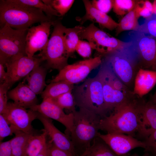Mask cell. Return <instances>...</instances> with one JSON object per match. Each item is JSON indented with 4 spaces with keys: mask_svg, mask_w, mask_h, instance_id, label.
<instances>
[{
    "mask_svg": "<svg viewBox=\"0 0 156 156\" xmlns=\"http://www.w3.org/2000/svg\"><path fill=\"white\" fill-rule=\"evenodd\" d=\"M135 156H138L137 154H135ZM142 156H150V155L148 152L145 151V153L142 155Z\"/></svg>",
    "mask_w": 156,
    "mask_h": 156,
    "instance_id": "47",
    "label": "cell"
},
{
    "mask_svg": "<svg viewBox=\"0 0 156 156\" xmlns=\"http://www.w3.org/2000/svg\"><path fill=\"white\" fill-rule=\"evenodd\" d=\"M156 130V104L150 100L145 101L141 111V123L137 134L143 141Z\"/></svg>",
    "mask_w": 156,
    "mask_h": 156,
    "instance_id": "18",
    "label": "cell"
},
{
    "mask_svg": "<svg viewBox=\"0 0 156 156\" xmlns=\"http://www.w3.org/2000/svg\"><path fill=\"white\" fill-rule=\"evenodd\" d=\"M19 3L35 8L42 10L49 17L53 16H60L51 6L40 0H14Z\"/></svg>",
    "mask_w": 156,
    "mask_h": 156,
    "instance_id": "29",
    "label": "cell"
},
{
    "mask_svg": "<svg viewBox=\"0 0 156 156\" xmlns=\"http://www.w3.org/2000/svg\"><path fill=\"white\" fill-rule=\"evenodd\" d=\"M104 56L103 60L122 82L133 92L135 78L141 68L138 54L131 43Z\"/></svg>",
    "mask_w": 156,
    "mask_h": 156,
    "instance_id": "4",
    "label": "cell"
},
{
    "mask_svg": "<svg viewBox=\"0 0 156 156\" xmlns=\"http://www.w3.org/2000/svg\"><path fill=\"white\" fill-rule=\"evenodd\" d=\"M37 119L42 123L44 130L46 132L55 146L61 149L70 152L77 156L70 135L63 133L57 129L51 119L38 112Z\"/></svg>",
    "mask_w": 156,
    "mask_h": 156,
    "instance_id": "17",
    "label": "cell"
},
{
    "mask_svg": "<svg viewBox=\"0 0 156 156\" xmlns=\"http://www.w3.org/2000/svg\"><path fill=\"white\" fill-rule=\"evenodd\" d=\"M43 2L51 6L55 10L60 16L64 15L73 5V0H43Z\"/></svg>",
    "mask_w": 156,
    "mask_h": 156,
    "instance_id": "32",
    "label": "cell"
},
{
    "mask_svg": "<svg viewBox=\"0 0 156 156\" xmlns=\"http://www.w3.org/2000/svg\"><path fill=\"white\" fill-rule=\"evenodd\" d=\"M83 27L80 25L73 28H66L64 30V39L65 45L69 54L73 53L79 41V34Z\"/></svg>",
    "mask_w": 156,
    "mask_h": 156,
    "instance_id": "26",
    "label": "cell"
},
{
    "mask_svg": "<svg viewBox=\"0 0 156 156\" xmlns=\"http://www.w3.org/2000/svg\"><path fill=\"white\" fill-rule=\"evenodd\" d=\"M145 101L138 97L115 107L109 115L101 119L100 130L108 133H122L134 137L139 129Z\"/></svg>",
    "mask_w": 156,
    "mask_h": 156,
    "instance_id": "1",
    "label": "cell"
},
{
    "mask_svg": "<svg viewBox=\"0 0 156 156\" xmlns=\"http://www.w3.org/2000/svg\"><path fill=\"white\" fill-rule=\"evenodd\" d=\"M29 108L61 123L66 128L65 134L70 135L74 124L73 113L65 114L63 109L49 99L43 100L40 104L34 105Z\"/></svg>",
    "mask_w": 156,
    "mask_h": 156,
    "instance_id": "16",
    "label": "cell"
},
{
    "mask_svg": "<svg viewBox=\"0 0 156 156\" xmlns=\"http://www.w3.org/2000/svg\"><path fill=\"white\" fill-rule=\"evenodd\" d=\"M8 96L14 104L25 108L37 104L36 94L23 82L8 92Z\"/></svg>",
    "mask_w": 156,
    "mask_h": 156,
    "instance_id": "20",
    "label": "cell"
},
{
    "mask_svg": "<svg viewBox=\"0 0 156 156\" xmlns=\"http://www.w3.org/2000/svg\"><path fill=\"white\" fill-rule=\"evenodd\" d=\"M98 136L118 155H126L130 151L136 148H142L145 150L146 148L143 141L130 135L120 133L102 134L99 133Z\"/></svg>",
    "mask_w": 156,
    "mask_h": 156,
    "instance_id": "15",
    "label": "cell"
},
{
    "mask_svg": "<svg viewBox=\"0 0 156 156\" xmlns=\"http://www.w3.org/2000/svg\"><path fill=\"white\" fill-rule=\"evenodd\" d=\"M101 56L80 61L68 64L59 71L51 82L64 81L74 85L84 80L93 69L100 66Z\"/></svg>",
    "mask_w": 156,
    "mask_h": 156,
    "instance_id": "10",
    "label": "cell"
},
{
    "mask_svg": "<svg viewBox=\"0 0 156 156\" xmlns=\"http://www.w3.org/2000/svg\"><path fill=\"white\" fill-rule=\"evenodd\" d=\"M53 30L48 43L37 57L47 62V66L59 71L68 65L70 55L64 39L66 27L60 22H54Z\"/></svg>",
    "mask_w": 156,
    "mask_h": 156,
    "instance_id": "6",
    "label": "cell"
},
{
    "mask_svg": "<svg viewBox=\"0 0 156 156\" xmlns=\"http://www.w3.org/2000/svg\"><path fill=\"white\" fill-rule=\"evenodd\" d=\"M47 136L44 130L40 135H32L29 140L25 156H37L47 142Z\"/></svg>",
    "mask_w": 156,
    "mask_h": 156,
    "instance_id": "27",
    "label": "cell"
},
{
    "mask_svg": "<svg viewBox=\"0 0 156 156\" xmlns=\"http://www.w3.org/2000/svg\"><path fill=\"white\" fill-rule=\"evenodd\" d=\"M138 18L142 16L147 18L153 14V6L148 1H137L134 8Z\"/></svg>",
    "mask_w": 156,
    "mask_h": 156,
    "instance_id": "34",
    "label": "cell"
},
{
    "mask_svg": "<svg viewBox=\"0 0 156 156\" xmlns=\"http://www.w3.org/2000/svg\"><path fill=\"white\" fill-rule=\"evenodd\" d=\"M92 49L88 42L80 40L76 47L75 51L82 57L88 58L91 55Z\"/></svg>",
    "mask_w": 156,
    "mask_h": 156,
    "instance_id": "38",
    "label": "cell"
},
{
    "mask_svg": "<svg viewBox=\"0 0 156 156\" xmlns=\"http://www.w3.org/2000/svg\"><path fill=\"white\" fill-rule=\"evenodd\" d=\"M153 5V14L156 15V0L154 1Z\"/></svg>",
    "mask_w": 156,
    "mask_h": 156,
    "instance_id": "45",
    "label": "cell"
},
{
    "mask_svg": "<svg viewBox=\"0 0 156 156\" xmlns=\"http://www.w3.org/2000/svg\"><path fill=\"white\" fill-rule=\"evenodd\" d=\"M118 155L115 153L99 136L96 138L84 156H127Z\"/></svg>",
    "mask_w": 156,
    "mask_h": 156,
    "instance_id": "25",
    "label": "cell"
},
{
    "mask_svg": "<svg viewBox=\"0 0 156 156\" xmlns=\"http://www.w3.org/2000/svg\"><path fill=\"white\" fill-rule=\"evenodd\" d=\"M74 85L64 81L51 82L41 94L43 100L55 98L65 93L72 92Z\"/></svg>",
    "mask_w": 156,
    "mask_h": 156,
    "instance_id": "23",
    "label": "cell"
},
{
    "mask_svg": "<svg viewBox=\"0 0 156 156\" xmlns=\"http://www.w3.org/2000/svg\"><path fill=\"white\" fill-rule=\"evenodd\" d=\"M151 68V70L156 71V62L153 65Z\"/></svg>",
    "mask_w": 156,
    "mask_h": 156,
    "instance_id": "46",
    "label": "cell"
},
{
    "mask_svg": "<svg viewBox=\"0 0 156 156\" xmlns=\"http://www.w3.org/2000/svg\"><path fill=\"white\" fill-rule=\"evenodd\" d=\"M85 7L86 13L77 20L82 24L88 20L99 24L100 26L110 30L116 29L118 23L113 20L107 14L102 12L94 7L89 0L83 1Z\"/></svg>",
    "mask_w": 156,
    "mask_h": 156,
    "instance_id": "19",
    "label": "cell"
},
{
    "mask_svg": "<svg viewBox=\"0 0 156 156\" xmlns=\"http://www.w3.org/2000/svg\"><path fill=\"white\" fill-rule=\"evenodd\" d=\"M72 92L65 93L55 98L49 99L63 109H67L73 113L76 111L75 106L76 105Z\"/></svg>",
    "mask_w": 156,
    "mask_h": 156,
    "instance_id": "30",
    "label": "cell"
},
{
    "mask_svg": "<svg viewBox=\"0 0 156 156\" xmlns=\"http://www.w3.org/2000/svg\"><path fill=\"white\" fill-rule=\"evenodd\" d=\"M138 18L134 8L126 14L118 23L116 29V35L124 31H136L139 25L138 21Z\"/></svg>",
    "mask_w": 156,
    "mask_h": 156,
    "instance_id": "28",
    "label": "cell"
},
{
    "mask_svg": "<svg viewBox=\"0 0 156 156\" xmlns=\"http://www.w3.org/2000/svg\"><path fill=\"white\" fill-rule=\"evenodd\" d=\"M54 23L51 21L44 22L28 29L25 46L27 56L34 57L36 52L42 51L46 47L49 40L51 27Z\"/></svg>",
    "mask_w": 156,
    "mask_h": 156,
    "instance_id": "14",
    "label": "cell"
},
{
    "mask_svg": "<svg viewBox=\"0 0 156 156\" xmlns=\"http://www.w3.org/2000/svg\"><path fill=\"white\" fill-rule=\"evenodd\" d=\"M7 73L5 72L4 66L2 63H0V84L4 83L6 79Z\"/></svg>",
    "mask_w": 156,
    "mask_h": 156,
    "instance_id": "43",
    "label": "cell"
},
{
    "mask_svg": "<svg viewBox=\"0 0 156 156\" xmlns=\"http://www.w3.org/2000/svg\"><path fill=\"white\" fill-rule=\"evenodd\" d=\"M137 31L149 34L156 38V15L153 14L149 17L146 18L144 23L139 25Z\"/></svg>",
    "mask_w": 156,
    "mask_h": 156,
    "instance_id": "33",
    "label": "cell"
},
{
    "mask_svg": "<svg viewBox=\"0 0 156 156\" xmlns=\"http://www.w3.org/2000/svg\"><path fill=\"white\" fill-rule=\"evenodd\" d=\"M10 87L6 82L0 85V114L3 115L7 112L8 103V93Z\"/></svg>",
    "mask_w": 156,
    "mask_h": 156,
    "instance_id": "35",
    "label": "cell"
},
{
    "mask_svg": "<svg viewBox=\"0 0 156 156\" xmlns=\"http://www.w3.org/2000/svg\"><path fill=\"white\" fill-rule=\"evenodd\" d=\"M91 2L94 7L106 14L108 12L113 8V0H93Z\"/></svg>",
    "mask_w": 156,
    "mask_h": 156,
    "instance_id": "37",
    "label": "cell"
},
{
    "mask_svg": "<svg viewBox=\"0 0 156 156\" xmlns=\"http://www.w3.org/2000/svg\"><path fill=\"white\" fill-rule=\"evenodd\" d=\"M143 141L146 146L145 151L156 156V130Z\"/></svg>",
    "mask_w": 156,
    "mask_h": 156,
    "instance_id": "39",
    "label": "cell"
},
{
    "mask_svg": "<svg viewBox=\"0 0 156 156\" xmlns=\"http://www.w3.org/2000/svg\"><path fill=\"white\" fill-rule=\"evenodd\" d=\"M16 130L11 126L4 116L0 114V142L5 137L12 135Z\"/></svg>",
    "mask_w": 156,
    "mask_h": 156,
    "instance_id": "36",
    "label": "cell"
},
{
    "mask_svg": "<svg viewBox=\"0 0 156 156\" xmlns=\"http://www.w3.org/2000/svg\"><path fill=\"white\" fill-rule=\"evenodd\" d=\"M129 35L138 54L140 68H151L156 62V38L137 31L130 32Z\"/></svg>",
    "mask_w": 156,
    "mask_h": 156,
    "instance_id": "11",
    "label": "cell"
},
{
    "mask_svg": "<svg viewBox=\"0 0 156 156\" xmlns=\"http://www.w3.org/2000/svg\"><path fill=\"white\" fill-rule=\"evenodd\" d=\"M3 115L10 125L16 130L27 133L34 134L31 123L37 118V112L31 109L27 110L14 103L8 102L7 112Z\"/></svg>",
    "mask_w": 156,
    "mask_h": 156,
    "instance_id": "13",
    "label": "cell"
},
{
    "mask_svg": "<svg viewBox=\"0 0 156 156\" xmlns=\"http://www.w3.org/2000/svg\"><path fill=\"white\" fill-rule=\"evenodd\" d=\"M53 142L50 140L47 142L43 148L37 156H49Z\"/></svg>",
    "mask_w": 156,
    "mask_h": 156,
    "instance_id": "42",
    "label": "cell"
},
{
    "mask_svg": "<svg viewBox=\"0 0 156 156\" xmlns=\"http://www.w3.org/2000/svg\"><path fill=\"white\" fill-rule=\"evenodd\" d=\"M50 21L39 9L19 3L14 0L0 1L1 27L6 24L14 29H27L35 23Z\"/></svg>",
    "mask_w": 156,
    "mask_h": 156,
    "instance_id": "3",
    "label": "cell"
},
{
    "mask_svg": "<svg viewBox=\"0 0 156 156\" xmlns=\"http://www.w3.org/2000/svg\"><path fill=\"white\" fill-rule=\"evenodd\" d=\"M113 1L114 12L117 15L122 16L133 10L137 1L132 0H114Z\"/></svg>",
    "mask_w": 156,
    "mask_h": 156,
    "instance_id": "31",
    "label": "cell"
},
{
    "mask_svg": "<svg viewBox=\"0 0 156 156\" xmlns=\"http://www.w3.org/2000/svg\"><path fill=\"white\" fill-rule=\"evenodd\" d=\"M47 74L46 68L40 65L35 67L26 77L27 84L36 95L41 94L45 87Z\"/></svg>",
    "mask_w": 156,
    "mask_h": 156,
    "instance_id": "22",
    "label": "cell"
},
{
    "mask_svg": "<svg viewBox=\"0 0 156 156\" xmlns=\"http://www.w3.org/2000/svg\"><path fill=\"white\" fill-rule=\"evenodd\" d=\"M149 100L156 104V90Z\"/></svg>",
    "mask_w": 156,
    "mask_h": 156,
    "instance_id": "44",
    "label": "cell"
},
{
    "mask_svg": "<svg viewBox=\"0 0 156 156\" xmlns=\"http://www.w3.org/2000/svg\"><path fill=\"white\" fill-rule=\"evenodd\" d=\"M73 90L76 105L79 108L90 111L102 118L107 116L109 112L105 102L102 82L97 74L86 79Z\"/></svg>",
    "mask_w": 156,
    "mask_h": 156,
    "instance_id": "5",
    "label": "cell"
},
{
    "mask_svg": "<svg viewBox=\"0 0 156 156\" xmlns=\"http://www.w3.org/2000/svg\"><path fill=\"white\" fill-rule=\"evenodd\" d=\"M74 124L70 136L77 156H84L98 136L101 117L85 108L73 113Z\"/></svg>",
    "mask_w": 156,
    "mask_h": 156,
    "instance_id": "2",
    "label": "cell"
},
{
    "mask_svg": "<svg viewBox=\"0 0 156 156\" xmlns=\"http://www.w3.org/2000/svg\"><path fill=\"white\" fill-rule=\"evenodd\" d=\"M15 136L11 139L13 156H25L29 140L34 134L17 130Z\"/></svg>",
    "mask_w": 156,
    "mask_h": 156,
    "instance_id": "24",
    "label": "cell"
},
{
    "mask_svg": "<svg viewBox=\"0 0 156 156\" xmlns=\"http://www.w3.org/2000/svg\"><path fill=\"white\" fill-rule=\"evenodd\" d=\"M156 84V71L140 68L135 77L133 93L140 98L146 94Z\"/></svg>",
    "mask_w": 156,
    "mask_h": 156,
    "instance_id": "21",
    "label": "cell"
},
{
    "mask_svg": "<svg viewBox=\"0 0 156 156\" xmlns=\"http://www.w3.org/2000/svg\"><path fill=\"white\" fill-rule=\"evenodd\" d=\"M44 61L41 58L27 55L12 57L4 63L7 68L6 79L5 82L11 87L15 83L26 77L36 67Z\"/></svg>",
    "mask_w": 156,
    "mask_h": 156,
    "instance_id": "12",
    "label": "cell"
},
{
    "mask_svg": "<svg viewBox=\"0 0 156 156\" xmlns=\"http://www.w3.org/2000/svg\"><path fill=\"white\" fill-rule=\"evenodd\" d=\"M0 29V63L3 65L8 59L19 55H27L26 39L28 29H16L7 24Z\"/></svg>",
    "mask_w": 156,
    "mask_h": 156,
    "instance_id": "8",
    "label": "cell"
},
{
    "mask_svg": "<svg viewBox=\"0 0 156 156\" xmlns=\"http://www.w3.org/2000/svg\"><path fill=\"white\" fill-rule=\"evenodd\" d=\"M131 156H132L131 155Z\"/></svg>",
    "mask_w": 156,
    "mask_h": 156,
    "instance_id": "48",
    "label": "cell"
},
{
    "mask_svg": "<svg viewBox=\"0 0 156 156\" xmlns=\"http://www.w3.org/2000/svg\"><path fill=\"white\" fill-rule=\"evenodd\" d=\"M97 74L102 82L105 102L108 112L138 97L114 72L105 73L99 69Z\"/></svg>",
    "mask_w": 156,
    "mask_h": 156,
    "instance_id": "7",
    "label": "cell"
},
{
    "mask_svg": "<svg viewBox=\"0 0 156 156\" xmlns=\"http://www.w3.org/2000/svg\"><path fill=\"white\" fill-rule=\"evenodd\" d=\"M80 39L87 40L93 49L104 55L131 44L113 37L96 27L93 23L83 27L79 34Z\"/></svg>",
    "mask_w": 156,
    "mask_h": 156,
    "instance_id": "9",
    "label": "cell"
},
{
    "mask_svg": "<svg viewBox=\"0 0 156 156\" xmlns=\"http://www.w3.org/2000/svg\"><path fill=\"white\" fill-rule=\"evenodd\" d=\"M0 156H13L11 140L0 142Z\"/></svg>",
    "mask_w": 156,
    "mask_h": 156,
    "instance_id": "40",
    "label": "cell"
},
{
    "mask_svg": "<svg viewBox=\"0 0 156 156\" xmlns=\"http://www.w3.org/2000/svg\"><path fill=\"white\" fill-rule=\"evenodd\" d=\"M49 156H76L72 153L58 148L53 144L51 147Z\"/></svg>",
    "mask_w": 156,
    "mask_h": 156,
    "instance_id": "41",
    "label": "cell"
}]
</instances>
